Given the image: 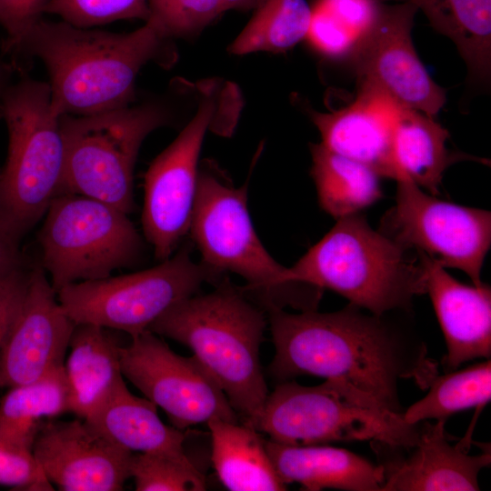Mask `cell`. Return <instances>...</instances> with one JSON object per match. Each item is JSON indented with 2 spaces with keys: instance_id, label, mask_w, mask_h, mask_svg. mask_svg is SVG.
<instances>
[{
  "instance_id": "cell-1",
  "label": "cell",
  "mask_w": 491,
  "mask_h": 491,
  "mask_svg": "<svg viewBox=\"0 0 491 491\" xmlns=\"http://www.w3.org/2000/svg\"><path fill=\"white\" fill-rule=\"evenodd\" d=\"M266 311L275 346L269 374L279 382L304 375L340 381L403 414L400 381L426 390L438 375L425 341L393 319L396 312L377 316L350 303L326 313Z\"/></svg>"
},
{
  "instance_id": "cell-2",
  "label": "cell",
  "mask_w": 491,
  "mask_h": 491,
  "mask_svg": "<svg viewBox=\"0 0 491 491\" xmlns=\"http://www.w3.org/2000/svg\"><path fill=\"white\" fill-rule=\"evenodd\" d=\"M163 31L150 19L125 34L38 20L20 48L38 57L49 75L51 106L58 115H89L133 105L140 70L175 61Z\"/></svg>"
},
{
  "instance_id": "cell-3",
  "label": "cell",
  "mask_w": 491,
  "mask_h": 491,
  "mask_svg": "<svg viewBox=\"0 0 491 491\" xmlns=\"http://www.w3.org/2000/svg\"><path fill=\"white\" fill-rule=\"evenodd\" d=\"M266 326L259 307L225 280L175 304L147 330L190 348L238 417L254 427L268 395L260 365Z\"/></svg>"
},
{
  "instance_id": "cell-4",
  "label": "cell",
  "mask_w": 491,
  "mask_h": 491,
  "mask_svg": "<svg viewBox=\"0 0 491 491\" xmlns=\"http://www.w3.org/2000/svg\"><path fill=\"white\" fill-rule=\"evenodd\" d=\"M287 277L330 289L377 316L408 312L415 296L426 292L421 256L372 228L360 213L337 219L287 267Z\"/></svg>"
},
{
  "instance_id": "cell-5",
  "label": "cell",
  "mask_w": 491,
  "mask_h": 491,
  "mask_svg": "<svg viewBox=\"0 0 491 491\" xmlns=\"http://www.w3.org/2000/svg\"><path fill=\"white\" fill-rule=\"evenodd\" d=\"M189 232L201 262L220 273L240 276L246 282L242 290L254 294L266 310L317 309L324 290L290 281L287 267L274 259L259 239L248 212L247 184L235 186L210 164L198 170Z\"/></svg>"
},
{
  "instance_id": "cell-6",
  "label": "cell",
  "mask_w": 491,
  "mask_h": 491,
  "mask_svg": "<svg viewBox=\"0 0 491 491\" xmlns=\"http://www.w3.org/2000/svg\"><path fill=\"white\" fill-rule=\"evenodd\" d=\"M0 115L8 153L0 172V231L19 246L61 194L65 149L48 83L30 78L4 86Z\"/></svg>"
},
{
  "instance_id": "cell-7",
  "label": "cell",
  "mask_w": 491,
  "mask_h": 491,
  "mask_svg": "<svg viewBox=\"0 0 491 491\" xmlns=\"http://www.w3.org/2000/svg\"><path fill=\"white\" fill-rule=\"evenodd\" d=\"M254 428L291 446L371 440L409 447L418 440L420 422L406 423L403 414L340 381L308 386L287 380L267 395Z\"/></svg>"
},
{
  "instance_id": "cell-8",
  "label": "cell",
  "mask_w": 491,
  "mask_h": 491,
  "mask_svg": "<svg viewBox=\"0 0 491 491\" xmlns=\"http://www.w3.org/2000/svg\"><path fill=\"white\" fill-rule=\"evenodd\" d=\"M170 121V111L158 102L89 115H62L65 168L61 194L94 197L131 213L139 149L148 135Z\"/></svg>"
},
{
  "instance_id": "cell-9",
  "label": "cell",
  "mask_w": 491,
  "mask_h": 491,
  "mask_svg": "<svg viewBox=\"0 0 491 491\" xmlns=\"http://www.w3.org/2000/svg\"><path fill=\"white\" fill-rule=\"evenodd\" d=\"M45 215L38 235L42 267L55 292L108 277L143 254V239L127 214L99 199L62 193Z\"/></svg>"
},
{
  "instance_id": "cell-10",
  "label": "cell",
  "mask_w": 491,
  "mask_h": 491,
  "mask_svg": "<svg viewBox=\"0 0 491 491\" xmlns=\"http://www.w3.org/2000/svg\"><path fill=\"white\" fill-rule=\"evenodd\" d=\"M235 95L228 84L202 85L195 115L145 173L142 226L160 261L169 258L189 232L203 141L209 131L231 134L234 115L226 113Z\"/></svg>"
},
{
  "instance_id": "cell-11",
  "label": "cell",
  "mask_w": 491,
  "mask_h": 491,
  "mask_svg": "<svg viewBox=\"0 0 491 491\" xmlns=\"http://www.w3.org/2000/svg\"><path fill=\"white\" fill-rule=\"evenodd\" d=\"M221 274L195 263L185 246L154 267L75 283L56 293L75 324H93L134 337L175 304L197 294L204 284L218 282Z\"/></svg>"
},
{
  "instance_id": "cell-12",
  "label": "cell",
  "mask_w": 491,
  "mask_h": 491,
  "mask_svg": "<svg viewBox=\"0 0 491 491\" xmlns=\"http://www.w3.org/2000/svg\"><path fill=\"white\" fill-rule=\"evenodd\" d=\"M444 268L466 273L479 286L491 246L490 211L441 200L407 178L396 181L395 205L378 229Z\"/></svg>"
},
{
  "instance_id": "cell-13",
  "label": "cell",
  "mask_w": 491,
  "mask_h": 491,
  "mask_svg": "<svg viewBox=\"0 0 491 491\" xmlns=\"http://www.w3.org/2000/svg\"><path fill=\"white\" fill-rule=\"evenodd\" d=\"M120 364L124 377L179 430L213 419L239 422L225 393L197 359L175 354L149 330L121 346Z\"/></svg>"
},
{
  "instance_id": "cell-14",
  "label": "cell",
  "mask_w": 491,
  "mask_h": 491,
  "mask_svg": "<svg viewBox=\"0 0 491 491\" xmlns=\"http://www.w3.org/2000/svg\"><path fill=\"white\" fill-rule=\"evenodd\" d=\"M417 11L411 2L383 3L374 28L352 61L358 81L377 86L403 107L435 118L446 96L415 50L411 32Z\"/></svg>"
},
{
  "instance_id": "cell-15",
  "label": "cell",
  "mask_w": 491,
  "mask_h": 491,
  "mask_svg": "<svg viewBox=\"0 0 491 491\" xmlns=\"http://www.w3.org/2000/svg\"><path fill=\"white\" fill-rule=\"evenodd\" d=\"M32 454L49 482L63 491H118L134 453L85 419L45 421Z\"/></svg>"
},
{
  "instance_id": "cell-16",
  "label": "cell",
  "mask_w": 491,
  "mask_h": 491,
  "mask_svg": "<svg viewBox=\"0 0 491 491\" xmlns=\"http://www.w3.org/2000/svg\"><path fill=\"white\" fill-rule=\"evenodd\" d=\"M75 323L42 266H33L17 315L0 348V388L33 382L64 366Z\"/></svg>"
},
{
  "instance_id": "cell-17",
  "label": "cell",
  "mask_w": 491,
  "mask_h": 491,
  "mask_svg": "<svg viewBox=\"0 0 491 491\" xmlns=\"http://www.w3.org/2000/svg\"><path fill=\"white\" fill-rule=\"evenodd\" d=\"M401 108L377 86L359 81L356 97L348 105L326 113L310 109L309 114L325 147L396 182L406 178L394 152Z\"/></svg>"
},
{
  "instance_id": "cell-18",
  "label": "cell",
  "mask_w": 491,
  "mask_h": 491,
  "mask_svg": "<svg viewBox=\"0 0 491 491\" xmlns=\"http://www.w3.org/2000/svg\"><path fill=\"white\" fill-rule=\"evenodd\" d=\"M444 420L420 422L419 437L406 452L380 464L384 481L380 491H477L478 475L491 462L490 452L469 455L470 436L452 446Z\"/></svg>"
},
{
  "instance_id": "cell-19",
  "label": "cell",
  "mask_w": 491,
  "mask_h": 491,
  "mask_svg": "<svg viewBox=\"0 0 491 491\" xmlns=\"http://www.w3.org/2000/svg\"><path fill=\"white\" fill-rule=\"evenodd\" d=\"M420 256L426 271V294L430 296L446 345L442 360L445 371L456 370L476 358H490V286L485 283L465 285L446 268Z\"/></svg>"
},
{
  "instance_id": "cell-20",
  "label": "cell",
  "mask_w": 491,
  "mask_h": 491,
  "mask_svg": "<svg viewBox=\"0 0 491 491\" xmlns=\"http://www.w3.org/2000/svg\"><path fill=\"white\" fill-rule=\"evenodd\" d=\"M266 448L283 482L300 484L303 490L325 488L346 491H380L381 465L347 450L326 445L291 446L270 439Z\"/></svg>"
},
{
  "instance_id": "cell-21",
  "label": "cell",
  "mask_w": 491,
  "mask_h": 491,
  "mask_svg": "<svg viewBox=\"0 0 491 491\" xmlns=\"http://www.w3.org/2000/svg\"><path fill=\"white\" fill-rule=\"evenodd\" d=\"M112 329L75 324L64 369L70 412L86 419L125 385L120 364L123 346Z\"/></svg>"
},
{
  "instance_id": "cell-22",
  "label": "cell",
  "mask_w": 491,
  "mask_h": 491,
  "mask_svg": "<svg viewBox=\"0 0 491 491\" xmlns=\"http://www.w3.org/2000/svg\"><path fill=\"white\" fill-rule=\"evenodd\" d=\"M85 420L132 453L191 460L184 448L183 431L166 426L158 416L156 406L145 397L133 395L126 384Z\"/></svg>"
},
{
  "instance_id": "cell-23",
  "label": "cell",
  "mask_w": 491,
  "mask_h": 491,
  "mask_svg": "<svg viewBox=\"0 0 491 491\" xmlns=\"http://www.w3.org/2000/svg\"><path fill=\"white\" fill-rule=\"evenodd\" d=\"M206 426L211 460L222 485L230 491H280L286 486L275 469L265 439L251 426L213 419Z\"/></svg>"
},
{
  "instance_id": "cell-24",
  "label": "cell",
  "mask_w": 491,
  "mask_h": 491,
  "mask_svg": "<svg viewBox=\"0 0 491 491\" xmlns=\"http://www.w3.org/2000/svg\"><path fill=\"white\" fill-rule=\"evenodd\" d=\"M448 138L447 130L434 117L402 106L394 137L396 164L406 178L434 195L439 193L444 173L451 165L475 159L450 150Z\"/></svg>"
},
{
  "instance_id": "cell-25",
  "label": "cell",
  "mask_w": 491,
  "mask_h": 491,
  "mask_svg": "<svg viewBox=\"0 0 491 491\" xmlns=\"http://www.w3.org/2000/svg\"><path fill=\"white\" fill-rule=\"evenodd\" d=\"M9 388L0 400V438L32 452L45 419L70 412L64 366L33 382Z\"/></svg>"
},
{
  "instance_id": "cell-26",
  "label": "cell",
  "mask_w": 491,
  "mask_h": 491,
  "mask_svg": "<svg viewBox=\"0 0 491 491\" xmlns=\"http://www.w3.org/2000/svg\"><path fill=\"white\" fill-rule=\"evenodd\" d=\"M411 2L431 25L456 45L472 77L486 80L491 68V0H379Z\"/></svg>"
},
{
  "instance_id": "cell-27",
  "label": "cell",
  "mask_w": 491,
  "mask_h": 491,
  "mask_svg": "<svg viewBox=\"0 0 491 491\" xmlns=\"http://www.w3.org/2000/svg\"><path fill=\"white\" fill-rule=\"evenodd\" d=\"M310 151L319 205L336 220L360 213L383 196L381 177L366 165L321 143L311 145Z\"/></svg>"
},
{
  "instance_id": "cell-28",
  "label": "cell",
  "mask_w": 491,
  "mask_h": 491,
  "mask_svg": "<svg viewBox=\"0 0 491 491\" xmlns=\"http://www.w3.org/2000/svg\"><path fill=\"white\" fill-rule=\"evenodd\" d=\"M428 393L403 412L408 424L444 420L457 412L483 407L491 399L490 358L461 370L439 374L427 387Z\"/></svg>"
},
{
  "instance_id": "cell-29",
  "label": "cell",
  "mask_w": 491,
  "mask_h": 491,
  "mask_svg": "<svg viewBox=\"0 0 491 491\" xmlns=\"http://www.w3.org/2000/svg\"><path fill=\"white\" fill-rule=\"evenodd\" d=\"M229 46L234 55L284 52L306 37L312 8L306 0H263Z\"/></svg>"
},
{
  "instance_id": "cell-30",
  "label": "cell",
  "mask_w": 491,
  "mask_h": 491,
  "mask_svg": "<svg viewBox=\"0 0 491 491\" xmlns=\"http://www.w3.org/2000/svg\"><path fill=\"white\" fill-rule=\"evenodd\" d=\"M130 478L137 491H203L204 474L190 461L159 454L134 453Z\"/></svg>"
},
{
  "instance_id": "cell-31",
  "label": "cell",
  "mask_w": 491,
  "mask_h": 491,
  "mask_svg": "<svg viewBox=\"0 0 491 491\" xmlns=\"http://www.w3.org/2000/svg\"><path fill=\"white\" fill-rule=\"evenodd\" d=\"M44 13L56 15L79 28L124 19L145 22L150 17L147 0H49Z\"/></svg>"
},
{
  "instance_id": "cell-32",
  "label": "cell",
  "mask_w": 491,
  "mask_h": 491,
  "mask_svg": "<svg viewBox=\"0 0 491 491\" xmlns=\"http://www.w3.org/2000/svg\"><path fill=\"white\" fill-rule=\"evenodd\" d=\"M150 17L169 38L193 35L225 11L223 0H147Z\"/></svg>"
},
{
  "instance_id": "cell-33",
  "label": "cell",
  "mask_w": 491,
  "mask_h": 491,
  "mask_svg": "<svg viewBox=\"0 0 491 491\" xmlns=\"http://www.w3.org/2000/svg\"><path fill=\"white\" fill-rule=\"evenodd\" d=\"M383 3L379 0H317L314 7L326 13L356 42L359 50L374 28Z\"/></svg>"
},
{
  "instance_id": "cell-34",
  "label": "cell",
  "mask_w": 491,
  "mask_h": 491,
  "mask_svg": "<svg viewBox=\"0 0 491 491\" xmlns=\"http://www.w3.org/2000/svg\"><path fill=\"white\" fill-rule=\"evenodd\" d=\"M0 485L15 490H53L31 451L0 438Z\"/></svg>"
},
{
  "instance_id": "cell-35",
  "label": "cell",
  "mask_w": 491,
  "mask_h": 491,
  "mask_svg": "<svg viewBox=\"0 0 491 491\" xmlns=\"http://www.w3.org/2000/svg\"><path fill=\"white\" fill-rule=\"evenodd\" d=\"M49 0H0V25L6 33L5 48H20L30 28L42 18Z\"/></svg>"
},
{
  "instance_id": "cell-36",
  "label": "cell",
  "mask_w": 491,
  "mask_h": 491,
  "mask_svg": "<svg viewBox=\"0 0 491 491\" xmlns=\"http://www.w3.org/2000/svg\"><path fill=\"white\" fill-rule=\"evenodd\" d=\"M32 267L27 263L0 277V348L25 297Z\"/></svg>"
},
{
  "instance_id": "cell-37",
  "label": "cell",
  "mask_w": 491,
  "mask_h": 491,
  "mask_svg": "<svg viewBox=\"0 0 491 491\" xmlns=\"http://www.w3.org/2000/svg\"><path fill=\"white\" fill-rule=\"evenodd\" d=\"M27 263L19 246L0 231V277Z\"/></svg>"
},
{
  "instance_id": "cell-38",
  "label": "cell",
  "mask_w": 491,
  "mask_h": 491,
  "mask_svg": "<svg viewBox=\"0 0 491 491\" xmlns=\"http://www.w3.org/2000/svg\"><path fill=\"white\" fill-rule=\"evenodd\" d=\"M263 0H223L225 11L230 9L248 10L256 8Z\"/></svg>"
},
{
  "instance_id": "cell-39",
  "label": "cell",
  "mask_w": 491,
  "mask_h": 491,
  "mask_svg": "<svg viewBox=\"0 0 491 491\" xmlns=\"http://www.w3.org/2000/svg\"><path fill=\"white\" fill-rule=\"evenodd\" d=\"M6 72H7V69L4 65H0V93L2 89L4 88V86L5 85Z\"/></svg>"
}]
</instances>
